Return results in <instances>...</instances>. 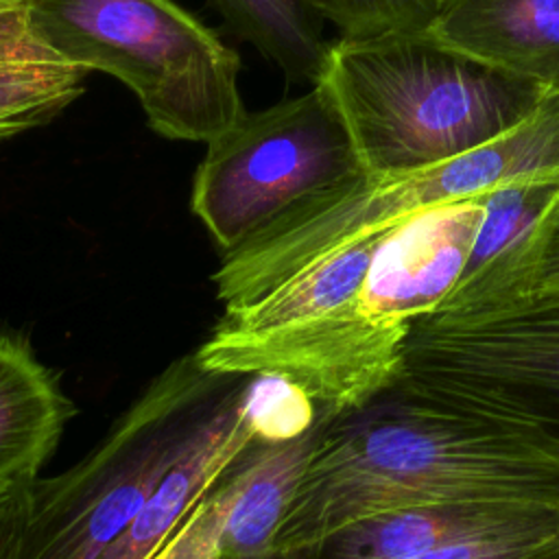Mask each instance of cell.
Segmentation results:
<instances>
[{
    "mask_svg": "<svg viewBox=\"0 0 559 559\" xmlns=\"http://www.w3.org/2000/svg\"><path fill=\"white\" fill-rule=\"evenodd\" d=\"M454 502L559 507V448L397 376L328 424L271 555L304 552L386 509Z\"/></svg>",
    "mask_w": 559,
    "mask_h": 559,
    "instance_id": "obj_1",
    "label": "cell"
},
{
    "mask_svg": "<svg viewBox=\"0 0 559 559\" xmlns=\"http://www.w3.org/2000/svg\"><path fill=\"white\" fill-rule=\"evenodd\" d=\"M367 175H406L478 151L548 98L537 85L461 55L428 33L332 41L319 81Z\"/></svg>",
    "mask_w": 559,
    "mask_h": 559,
    "instance_id": "obj_2",
    "label": "cell"
},
{
    "mask_svg": "<svg viewBox=\"0 0 559 559\" xmlns=\"http://www.w3.org/2000/svg\"><path fill=\"white\" fill-rule=\"evenodd\" d=\"M24 2L41 44L120 79L155 133L207 144L247 114L238 55L173 0Z\"/></svg>",
    "mask_w": 559,
    "mask_h": 559,
    "instance_id": "obj_3",
    "label": "cell"
},
{
    "mask_svg": "<svg viewBox=\"0 0 559 559\" xmlns=\"http://www.w3.org/2000/svg\"><path fill=\"white\" fill-rule=\"evenodd\" d=\"M234 378L203 371L194 354L168 365L76 465L28 487L9 559H103Z\"/></svg>",
    "mask_w": 559,
    "mask_h": 559,
    "instance_id": "obj_4",
    "label": "cell"
},
{
    "mask_svg": "<svg viewBox=\"0 0 559 559\" xmlns=\"http://www.w3.org/2000/svg\"><path fill=\"white\" fill-rule=\"evenodd\" d=\"M360 175L352 133L330 92L317 83L301 96L245 114L207 142L194 175L192 212L227 255Z\"/></svg>",
    "mask_w": 559,
    "mask_h": 559,
    "instance_id": "obj_5",
    "label": "cell"
},
{
    "mask_svg": "<svg viewBox=\"0 0 559 559\" xmlns=\"http://www.w3.org/2000/svg\"><path fill=\"white\" fill-rule=\"evenodd\" d=\"M400 378L559 448V293L417 319Z\"/></svg>",
    "mask_w": 559,
    "mask_h": 559,
    "instance_id": "obj_6",
    "label": "cell"
},
{
    "mask_svg": "<svg viewBox=\"0 0 559 559\" xmlns=\"http://www.w3.org/2000/svg\"><path fill=\"white\" fill-rule=\"evenodd\" d=\"M483 192L389 227L362 290V312L373 325L406 338L417 319L445 304L474 249L485 216Z\"/></svg>",
    "mask_w": 559,
    "mask_h": 559,
    "instance_id": "obj_7",
    "label": "cell"
},
{
    "mask_svg": "<svg viewBox=\"0 0 559 559\" xmlns=\"http://www.w3.org/2000/svg\"><path fill=\"white\" fill-rule=\"evenodd\" d=\"M245 386L247 376H236L190 448L162 476L103 559H153L194 504L253 443L255 432L247 411Z\"/></svg>",
    "mask_w": 559,
    "mask_h": 559,
    "instance_id": "obj_8",
    "label": "cell"
},
{
    "mask_svg": "<svg viewBox=\"0 0 559 559\" xmlns=\"http://www.w3.org/2000/svg\"><path fill=\"white\" fill-rule=\"evenodd\" d=\"M426 33L559 96V0H445Z\"/></svg>",
    "mask_w": 559,
    "mask_h": 559,
    "instance_id": "obj_9",
    "label": "cell"
},
{
    "mask_svg": "<svg viewBox=\"0 0 559 559\" xmlns=\"http://www.w3.org/2000/svg\"><path fill=\"white\" fill-rule=\"evenodd\" d=\"M74 415V402L31 343L0 332V496L37 480Z\"/></svg>",
    "mask_w": 559,
    "mask_h": 559,
    "instance_id": "obj_10",
    "label": "cell"
},
{
    "mask_svg": "<svg viewBox=\"0 0 559 559\" xmlns=\"http://www.w3.org/2000/svg\"><path fill=\"white\" fill-rule=\"evenodd\" d=\"M332 419L323 417L288 441H253L227 469L223 478L229 489V511L223 528V559L271 555L299 478Z\"/></svg>",
    "mask_w": 559,
    "mask_h": 559,
    "instance_id": "obj_11",
    "label": "cell"
},
{
    "mask_svg": "<svg viewBox=\"0 0 559 559\" xmlns=\"http://www.w3.org/2000/svg\"><path fill=\"white\" fill-rule=\"evenodd\" d=\"M520 504L535 502H454L386 509L352 522L293 559H413L435 546L485 528Z\"/></svg>",
    "mask_w": 559,
    "mask_h": 559,
    "instance_id": "obj_12",
    "label": "cell"
},
{
    "mask_svg": "<svg viewBox=\"0 0 559 559\" xmlns=\"http://www.w3.org/2000/svg\"><path fill=\"white\" fill-rule=\"evenodd\" d=\"M234 33L253 44L293 83L314 87L328 66L332 41L310 0H212Z\"/></svg>",
    "mask_w": 559,
    "mask_h": 559,
    "instance_id": "obj_13",
    "label": "cell"
},
{
    "mask_svg": "<svg viewBox=\"0 0 559 559\" xmlns=\"http://www.w3.org/2000/svg\"><path fill=\"white\" fill-rule=\"evenodd\" d=\"M557 201L559 170L511 179L485 190V216L456 288L513 255Z\"/></svg>",
    "mask_w": 559,
    "mask_h": 559,
    "instance_id": "obj_14",
    "label": "cell"
},
{
    "mask_svg": "<svg viewBox=\"0 0 559 559\" xmlns=\"http://www.w3.org/2000/svg\"><path fill=\"white\" fill-rule=\"evenodd\" d=\"M546 293H559V201L513 255L456 288L437 312Z\"/></svg>",
    "mask_w": 559,
    "mask_h": 559,
    "instance_id": "obj_15",
    "label": "cell"
},
{
    "mask_svg": "<svg viewBox=\"0 0 559 559\" xmlns=\"http://www.w3.org/2000/svg\"><path fill=\"white\" fill-rule=\"evenodd\" d=\"M413 559H559V507L520 504L498 522Z\"/></svg>",
    "mask_w": 559,
    "mask_h": 559,
    "instance_id": "obj_16",
    "label": "cell"
},
{
    "mask_svg": "<svg viewBox=\"0 0 559 559\" xmlns=\"http://www.w3.org/2000/svg\"><path fill=\"white\" fill-rule=\"evenodd\" d=\"M85 68L63 61L0 66V140L39 127L61 114L81 92Z\"/></svg>",
    "mask_w": 559,
    "mask_h": 559,
    "instance_id": "obj_17",
    "label": "cell"
},
{
    "mask_svg": "<svg viewBox=\"0 0 559 559\" xmlns=\"http://www.w3.org/2000/svg\"><path fill=\"white\" fill-rule=\"evenodd\" d=\"M245 400L255 432L253 441H288L308 432L323 417H338L277 373H249Z\"/></svg>",
    "mask_w": 559,
    "mask_h": 559,
    "instance_id": "obj_18",
    "label": "cell"
},
{
    "mask_svg": "<svg viewBox=\"0 0 559 559\" xmlns=\"http://www.w3.org/2000/svg\"><path fill=\"white\" fill-rule=\"evenodd\" d=\"M341 37L369 39L382 35L426 33L445 0H310Z\"/></svg>",
    "mask_w": 559,
    "mask_h": 559,
    "instance_id": "obj_19",
    "label": "cell"
},
{
    "mask_svg": "<svg viewBox=\"0 0 559 559\" xmlns=\"http://www.w3.org/2000/svg\"><path fill=\"white\" fill-rule=\"evenodd\" d=\"M229 489L221 478L173 531L153 559H223Z\"/></svg>",
    "mask_w": 559,
    "mask_h": 559,
    "instance_id": "obj_20",
    "label": "cell"
},
{
    "mask_svg": "<svg viewBox=\"0 0 559 559\" xmlns=\"http://www.w3.org/2000/svg\"><path fill=\"white\" fill-rule=\"evenodd\" d=\"M26 61L46 63L61 59L35 35L24 0H0V66Z\"/></svg>",
    "mask_w": 559,
    "mask_h": 559,
    "instance_id": "obj_21",
    "label": "cell"
},
{
    "mask_svg": "<svg viewBox=\"0 0 559 559\" xmlns=\"http://www.w3.org/2000/svg\"><path fill=\"white\" fill-rule=\"evenodd\" d=\"M28 507V487L0 496V559L11 557V548L22 528Z\"/></svg>",
    "mask_w": 559,
    "mask_h": 559,
    "instance_id": "obj_22",
    "label": "cell"
},
{
    "mask_svg": "<svg viewBox=\"0 0 559 559\" xmlns=\"http://www.w3.org/2000/svg\"><path fill=\"white\" fill-rule=\"evenodd\" d=\"M260 559H293V557H282V555H266V557H260Z\"/></svg>",
    "mask_w": 559,
    "mask_h": 559,
    "instance_id": "obj_23",
    "label": "cell"
}]
</instances>
